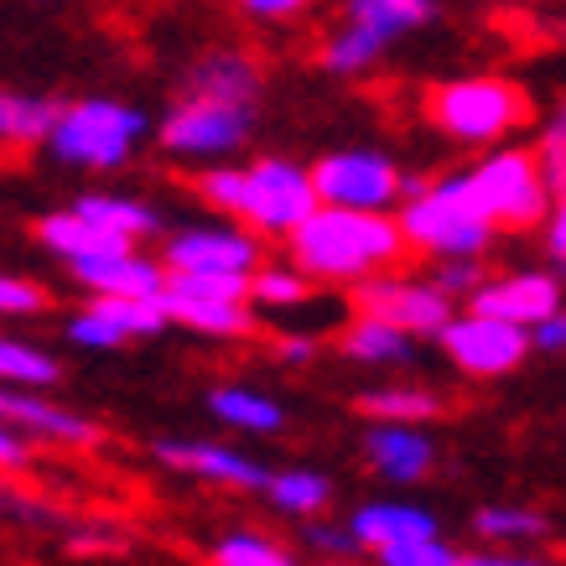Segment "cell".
Listing matches in <instances>:
<instances>
[{"instance_id": "obj_26", "label": "cell", "mask_w": 566, "mask_h": 566, "mask_svg": "<svg viewBox=\"0 0 566 566\" xmlns=\"http://www.w3.org/2000/svg\"><path fill=\"white\" fill-rule=\"evenodd\" d=\"M260 494L271 499L281 515L292 520H317L333 504V479L327 473H317V468H281V473H271L265 479V489Z\"/></svg>"}, {"instance_id": "obj_33", "label": "cell", "mask_w": 566, "mask_h": 566, "mask_svg": "<svg viewBox=\"0 0 566 566\" xmlns=\"http://www.w3.org/2000/svg\"><path fill=\"white\" fill-rule=\"evenodd\" d=\"M473 535L499 541V546L541 541V535H546V515H541V510H525V504H483V510H473Z\"/></svg>"}, {"instance_id": "obj_7", "label": "cell", "mask_w": 566, "mask_h": 566, "mask_svg": "<svg viewBox=\"0 0 566 566\" xmlns=\"http://www.w3.org/2000/svg\"><path fill=\"white\" fill-rule=\"evenodd\" d=\"M255 136V109L229 99H208V94H177L167 120H156L161 151L177 161H223V156L244 151V140Z\"/></svg>"}, {"instance_id": "obj_22", "label": "cell", "mask_w": 566, "mask_h": 566, "mask_svg": "<svg viewBox=\"0 0 566 566\" xmlns=\"http://www.w3.org/2000/svg\"><path fill=\"white\" fill-rule=\"evenodd\" d=\"M338 354L354 364H369V369H390V364L416 359V338L390 323H379V317H359V312H354L348 327L338 333Z\"/></svg>"}, {"instance_id": "obj_13", "label": "cell", "mask_w": 566, "mask_h": 566, "mask_svg": "<svg viewBox=\"0 0 566 566\" xmlns=\"http://www.w3.org/2000/svg\"><path fill=\"white\" fill-rule=\"evenodd\" d=\"M0 421L27 437V442L69 447V452H94L104 442V427L88 421L84 411H73L63 400H52L48 390H21V385H0Z\"/></svg>"}, {"instance_id": "obj_18", "label": "cell", "mask_w": 566, "mask_h": 566, "mask_svg": "<svg viewBox=\"0 0 566 566\" xmlns=\"http://www.w3.org/2000/svg\"><path fill=\"white\" fill-rule=\"evenodd\" d=\"M344 531L359 551H385V546H400V541L442 535V525H437V515L421 510V504H406V499H375V504H359V510H354V520H348Z\"/></svg>"}, {"instance_id": "obj_17", "label": "cell", "mask_w": 566, "mask_h": 566, "mask_svg": "<svg viewBox=\"0 0 566 566\" xmlns=\"http://www.w3.org/2000/svg\"><path fill=\"white\" fill-rule=\"evenodd\" d=\"M69 275L84 286V296H161L167 292L161 260L140 255V250H115V255L73 260Z\"/></svg>"}, {"instance_id": "obj_44", "label": "cell", "mask_w": 566, "mask_h": 566, "mask_svg": "<svg viewBox=\"0 0 566 566\" xmlns=\"http://www.w3.org/2000/svg\"><path fill=\"white\" fill-rule=\"evenodd\" d=\"M244 17H255V21H292V17H302L312 0H234Z\"/></svg>"}, {"instance_id": "obj_39", "label": "cell", "mask_w": 566, "mask_h": 566, "mask_svg": "<svg viewBox=\"0 0 566 566\" xmlns=\"http://www.w3.org/2000/svg\"><path fill=\"white\" fill-rule=\"evenodd\" d=\"M271 354H275V364H286V369H307V364L323 354V344H317L312 333H302V327H286V333L271 338Z\"/></svg>"}, {"instance_id": "obj_3", "label": "cell", "mask_w": 566, "mask_h": 566, "mask_svg": "<svg viewBox=\"0 0 566 566\" xmlns=\"http://www.w3.org/2000/svg\"><path fill=\"white\" fill-rule=\"evenodd\" d=\"M146 136H151V115L140 104L84 94V99L57 104V120L42 146L57 167H73V172H120Z\"/></svg>"}, {"instance_id": "obj_10", "label": "cell", "mask_w": 566, "mask_h": 566, "mask_svg": "<svg viewBox=\"0 0 566 566\" xmlns=\"http://www.w3.org/2000/svg\"><path fill=\"white\" fill-rule=\"evenodd\" d=\"M348 292V307L359 317H379V323L400 327L411 338H437L442 323L458 312L452 296H442L431 286V275H406V271H379V275H364Z\"/></svg>"}, {"instance_id": "obj_43", "label": "cell", "mask_w": 566, "mask_h": 566, "mask_svg": "<svg viewBox=\"0 0 566 566\" xmlns=\"http://www.w3.org/2000/svg\"><path fill=\"white\" fill-rule=\"evenodd\" d=\"M27 468H32V442L0 421V479H6V473H27Z\"/></svg>"}, {"instance_id": "obj_40", "label": "cell", "mask_w": 566, "mask_h": 566, "mask_svg": "<svg viewBox=\"0 0 566 566\" xmlns=\"http://www.w3.org/2000/svg\"><path fill=\"white\" fill-rule=\"evenodd\" d=\"M541 240H546V255L566 271V198H551L546 219H541Z\"/></svg>"}, {"instance_id": "obj_8", "label": "cell", "mask_w": 566, "mask_h": 566, "mask_svg": "<svg viewBox=\"0 0 566 566\" xmlns=\"http://www.w3.org/2000/svg\"><path fill=\"white\" fill-rule=\"evenodd\" d=\"M161 307H167V323L188 327L198 338H250L255 333L250 275H167Z\"/></svg>"}, {"instance_id": "obj_46", "label": "cell", "mask_w": 566, "mask_h": 566, "mask_svg": "<svg viewBox=\"0 0 566 566\" xmlns=\"http://www.w3.org/2000/svg\"><path fill=\"white\" fill-rule=\"evenodd\" d=\"M323 566H354V562H344V556H327V562Z\"/></svg>"}, {"instance_id": "obj_23", "label": "cell", "mask_w": 566, "mask_h": 566, "mask_svg": "<svg viewBox=\"0 0 566 566\" xmlns=\"http://www.w3.org/2000/svg\"><path fill=\"white\" fill-rule=\"evenodd\" d=\"M354 411L364 421H400V427H427L447 411V400L427 385H375V390L354 395Z\"/></svg>"}, {"instance_id": "obj_30", "label": "cell", "mask_w": 566, "mask_h": 566, "mask_svg": "<svg viewBox=\"0 0 566 566\" xmlns=\"http://www.w3.org/2000/svg\"><path fill=\"white\" fill-rule=\"evenodd\" d=\"M385 36H375V32H364V27H338V32L323 42V52H317V63H323L327 73H338V78H354V73H364V69H375L379 57H385Z\"/></svg>"}, {"instance_id": "obj_12", "label": "cell", "mask_w": 566, "mask_h": 566, "mask_svg": "<svg viewBox=\"0 0 566 566\" xmlns=\"http://www.w3.org/2000/svg\"><path fill=\"white\" fill-rule=\"evenodd\" d=\"M260 265V240L240 223H192L161 244L167 275H250Z\"/></svg>"}, {"instance_id": "obj_6", "label": "cell", "mask_w": 566, "mask_h": 566, "mask_svg": "<svg viewBox=\"0 0 566 566\" xmlns=\"http://www.w3.org/2000/svg\"><path fill=\"white\" fill-rule=\"evenodd\" d=\"M468 192H473L483 219L494 223V234H531V229H541V219H546V208H551V192H546L541 167H535V151L531 146H515V140L483 151V161L468 172Z\"/></svg>"}, {"instance_id": "obj_42", "label": "cell", "mask_w": 566, "mask_h": 566, "mask_svg": "<svg viewBox=\"0 0 566 566\" xmlns=\"http://www.w3.org/2000/svg\"><path fill=\"white\" fill-rule=\"evenodd\" d=\"M307 546L312 551H323V556H348V551H359L354 541H348L344 525H323V520H307Z\"/></svg>"}, {"instance_id": "obj_24", "label": "cell", "mask_w": 566, "mask_h": 566, "mask_svg": "<svg viewBox=\"0 0 566 566\" xmlns=\"http://www.w3.org/2000/svg\"><path fill=\"white\" fill-rule=\"evenodd\" d=\"M208 411L219 416L223 427L250 431V437H275V431L286 427L281 400L265 390H250V385H213L208 390Z\"/></svg>"}, {"instance_id": "obj_45", "label": "cell", "mask_w": 566, "mask_h": 566, "mask_svg": "<svg viewBox=\"0 0 566 566\" xmlns=\"http://www.w3.org/2000/svg\"><path fill=\"white\" fill-rule=\"evenodd\" d=\"M463 566H546L535 556H510V551H489V556H468Z\"/></svg>"}, {"instance_id": "obj_25", "label": "cell", "mask_w": 566, "mask_h": 566, "mask_svg": "<svg viewBox=\"0 0 566 566\" xmlns=\"http://www.w3.org/2000/svg\"><path fill=\"white\" fill-rule=\"evenodd\" d=\"M57 104L52 94H21V88H0V151H27L42 146L57 120Z\"/></svg>"}, {"instance_id": "obj_41", "label": "cell", "mask_w": 566, "mask_h": 566, "mask_svg": "<svg viewBox=\"0 0 566 566\" xmlns=\"http://www.w3.org/2000/svg\"><path fill=\"white\" fill-rule=\"evenodd\" d=\"M525 333H531V354L535 348H541V354H566V307H556L551 317L525 327Z\"/></svg>"}, {"instance_id": "obj_11", "label": "cell", "mask_w": 566, "mask_h": 566, "mask_svg": "<svg viewBox=\"0 0 566 566\" xmlns=\"http://www.w3.org/2000/svg\"><path fill=\"white\" fill-rule=\"evenodd\" d=\"M442 354L458 364V375L468 379H504L531 359V333L515 323H499L483 312H452L442 323Z\"/></svg>"}, {"instance_id": "obj_20", "label": "cell", "mask_w": 566, "mask_h": 566, "mask_svg": "<svg viewBox=\"0 0 566 566\" xmlns=\"http://www.w3.org/2000/svg\"><path fill=\"white\" fill-rule=\"evenodd\" d=\"M69 208L78 219H88L94 229H104V234H115V240H125V244L156 240V234L167 229V219H161L146 198H130V192H78Z\"/></svg>"}, {"instance_id": "obj_31", "label": "cell", "mask_w": 566, "mask_h": 566, "mask_svg": "<svg viewBox=\"0 0 566 566\" xmlns=\"http://www.w3.org/2000/svg\"><path fill=\"white\" fill-rule=\"evenodd\" d=\"M312 292H317V286H312L296 265H255V271H250V307L296 312L312 302Z\"/></svg>"}, {"instance_id": "obj_16", "label": "cell", "mask_w": 566, "mask_h": 566, "mask_svg": "<svg viewBox=\"0 0 566 566\" xmlns=\"http://www.w3.org/2000/svg\"><path fill=\"white\" fill-rule=\"evenodd\" d=\"M364 458L385 483L411 489L437 468V442L421 427H400V421H369L364 431Z\"/></svg>"}, {"instance_id": "obj_36", "label": "cell", "mask_w": 566, "mask_h": 566, "mask_svg": "<svg viewBox=\"0 0 566 566\" xmlns=\"http://www.w3.org/2000/svg\"><path fill=\"white\" fill-rule=\"evenodd\" d=\"M52 307V296L42 281L32 275H17V271H0V317L11 323H27V317H42Z\"/></svg>"}, {"instance_id": "obj_27", "label": "cell", "mask_w": 566, "mask_h": 566, "mask_svg": "<svg viewBox=\"0 0 566 566\" xmlns=\"http://www.w3.org/2000/svg\"><path fill=\"white\" fill-rule=\"evenodd\" d=\"M344 17L348 27H364V32L395 42L437 17V0H344Z\"/></svg>"}, {"instance_id": "obj_2", "label": "cell", "mask_w": 566, "mask_h": 566, "mask_svg": "<svg viewBox=\"0 0 566 566\" xmlns=\"http://www.w3.org/2000/svg\"><path fill=\"white\" fill-rule=\"evenodd\" d=\"M192 192L229 223L250 229L255 240H286L296 223L317 208L307 167L292 161V156H260L250 167L213 161V167L192 177Z\"/></svg>"}, {"instance_id": "obj_32", "label": "cell", "mask_w": 566, "mask_h": 566, "mask_svg": "<svg viewBox=\"0 0 566 566\" xmlns=\"http://www.w3.org/2000/svg\"><path fill=\"white\" fill-rule=\"evenodd\" d=\"M208 566H302L292 551L260 531H229L208 546Z\"/></svg>"}, {"instance_id": "obj_29", "label": "cell", "mask_w": 566, "mask_h": 566, "mask_svg": "<svg viewBox=\"0 0 566 566\" xmlns=\"http://www.w3.org/2000/svg\"><path fill=\"white\" fill-rule=\"evenodd\" d=\"M88 307L99 312L125 344H130V338H156V333H167V327H172L167 323L161 296H88Z\"/></svg>"}, {"instance_id": "obj_9", "label": "cell", "mask_w": 566, "mask_h": 566, "mask_svg": "<svg viewBox=\"0 0 566 566\" xmlns=\"http://www.w3.org/2000/svg\"><path fill=\"white\" fill-rule=\"evenodd\" d=\"M317 208H354V213H395L400 203V161L375 146H344L307 167Z\"/></svg>"}, {"instance_id": "obj_35", "label": "cell", "mask_w": 566, "mask_h": 566, "mask_svg": "<svg viewBox=\"0 0 566 566\" xmlns=\"http://www.w3.org/2000/svg\"><path fill=\"white\" fill-rule=\"evenodd\" d=\"M468 556L447 535H421V541H400V546L375 551V566H463Z\"/></svg>"}, {"instance_id": "obj_1", "label": "cell", "mask_w": 566, "mask_h": 566, "mask_svg": "<svg viewBox=\"0 0 566 566\" xmlns=\"http://www.w3.org/2000/svg\"><path fill=\"white\" fill-rule=\"evenodd\" d=\"M292 265L312 286H354L364 275L400 271L411 244L395 213H354V208H312L292 234Z\"/></svg>"}, {"instance_id": "obj_4", "label": "cell", "mask_w": 566, "mask_h": 566, "mask_svg": "<svg viewBox=\"0 0 566 566\" xmlns=\"http://www.w3.org/2000/svg\"><path fill=\"white\" fill-rule=\"evenodd\" d=\"M427 120L458 146H504V140L535 120L531 94L515 78H494V73H473V78H447L427 88Z\"/></svg>"}, {"instance_id": "obj_5", "label": "cell", "mask_w": 566, "mask_h": 566, "mask_svg": "<svg viewBox=\"0 0 566 566\" xmlns=\"http://www.w3.org/2000/svg\"><path fill=\"white\" fill-rule=\"evenodd\" d=\"M400 234L411 244V255H437V260H479L494 244V223L479 213L473 192H468V172H442L431 177L427 192H416L395 213Z\"/></svg>"}, {"instance_id": "obj_19", "label": "cell", "mask_w": 566, "mask_h": 566, "mask_svg": "<svg viewBox=\"0 0 566 566\" xmlns=\"http://www.w3.org/2000/svg\"><path fill=\"white\" fill-rule=\"evenodd\" d=\"M182 94H208V99H229V104H250L260 99V63L240 48H213L182 78Z\"/></svg>"}, {"instance_id": "obj_14", "label": "cell", "mask_w": 566, "mask_h": 566, "mask_svg": "<svg viewBox=\"0 0 566 566\" xmlns=\"http://www.w3.org/2000/svg\"><path fill=\"white\" fill-rule=\"evenodd\" d=\"M151 458L172 473H188V479H203V483H219V489H244V494H260L271 468L255 463L250 452L229 442H203V437H161L151 447Z\"/></svg>"}, {"instance_id": "obj_38", "label": "cell", "mask_w": 566, "mask_h": 566, "mask_svg": "<svg viewBox=\"0 0 566 566\" xmlns=\"http://www.w3.org/2000/svg\"><path fill=\"white\" fill-rule=\"evenodd\" d=\"M483 281H489V271L479 260H437V271H431V286L442 296H452V302H468Z\"/></svg>"}, {"instance_id": "obj_28", "label": "cell", "mask_w": 566, "mask_h": 566, "mask_svg": "<svg viewBox=\"0 0 566 566\" xmlns=\"http://www.w3.org/2000/svg\"><path fill=\"white\" fill-rule=\"evenodd\" d=\"M63 379L57 354H48L32 338H11L0 333V385H21V390H52Z\"/></svg>"}, {"instance_id": "obj_15", "label": "cell", "mask_w": 566, "mask_h": 566, "mask_svg": "<svg viewBox=\"0 0 566 566\" xmlns=\"http://www.w3.org/2000/svg\"><path fill=\"white\" fill-rule=\"evenodd\" d=\"M468 307L483 312V317H499V323L535 327L541 317L566 307V302H562V281L551 271H515V275H499V281H483L479 292L468 296Z\"/></svg>"}, {"instance_id": "obj_34", "label": "cell", "mask_w": 566, "mask_h": 566, "mask_svg": "<svg viewBox=\"0 0 566 566\" xmlns=\"http://www.w3.org/2000/svg\"><path fill=\"white\" fill-rule=\"evenodd\" d=\"M535 167L546 177L551 198H566V99L541 120V136H535Z\"/></svg>"}, {"instance_id": "obj_21", "label": "cell", "mask_w": 566, "mask_h": 566, "mask_svg": "<svg viewBox=\"0 0 566 566\" xmlns=\"http://www.w3.org/2000/svg\"><path fill=\"white\" fill-rule=\"evenodd\" d=\"M32 240L48 250V255H57L63 265H73V260H88V255H115V250H136V244L115 240V234H104V229H94L88 219H78L73 208H52V213H42V219L32 223Z\"/></svg>"}, {"instance_id": "obj_37", "label": "cell", "mask_w": 566, "mask_h": 566, "mask_svg": "<svg viewBox=\"0 0 566 566\" xmlns=\"http://www.w3.org/2000/svg\"><path fill=\"white\" fill-rule=\"evenodd\" d=\"M63 333H69V344H78V348H88V354H115V348H125V338L115 333V327L104 323L99 312L88 307H78V312H69V323H63Z\"/></svg>"}]
</instances>
